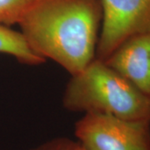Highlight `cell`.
Returning a JSON list of instances; mask_svg holds the SVG:
<instances>
[{"mask_svg": "<svg viewBox=\"0 0 150 150\" xmlns=\"http://www.w3.org/2000/svg\"><path fill=\"white\" fill-rule=\"evenodd\" d=\"M102 23L96 58L104 61L135 35L150 33V0H99Z\"/></svg>", "mask_w": 150, "mask_h": 150, "instance_id": "obj_4", "label": "cell"}, {"mask_svg": "<svg viewBox=\"0 0 150 150\" xmlns=\"http://www.w3.org/2000/svg\"><path fill=\"white\" fill-rule=\"evenodd\" d=\"M0 54L9 55L22 64L29 66H37L46 62L29 47L20 31L5 25H0Z\"/></svg>", "mask_w": 150, "mask_h": 150, "instance_id": "obj_6", "label": "cell"}, {"mask_svg": "<svg viewBox=\"0 0 150 150\" xmlns=\"http://www.w3.org/2000/svg\"><path fill=\"white\" fill-rule=\"evenodd\" d=\"M62 103L70 112L107 113L129 120L150 122L149 98L97 58L81 72L71 75Z\"/></svg>", "mask_w": 150, "mask_h": 150, "instance_id": "obj_2", "label": "cell"}, {"mask_svg": "<svg viewBox=\"0 0 150 150\" xmlns=\"http://www.w3.org/2000/svg\"><path fill=\"white\" fill-rule=\"evenodd\" d=\"M31 150H85L78 142L64 137L55 138Z\"/></svg>", "mask_w": 150, "mask_h": 150, "instance_id": "obj_8", "label": "cell"}, {"mask_svg": "<svg viewBox=\"0 0 150 150\" xmlns=\"http://www.w3.org/2000/svg\"><path fill=\"white\" fill-rule=\"evenodd\" d=\"M104 62L150 99V33L127 39Z\"/></svg>", "mask_w": 150, "mask_h": 150, "instance_id": "obj_5", "label": "cell"}, {"mask_svg": "<svg viewBox=\"0 0 150 150\" xmlns=\"http://www.w3.org/2000/svg\"><path fill=\"white\" fill-rule=\"evenodd\" d=\"M33 0H0V25L18 24Z\"/></svg>", "mask_w": 150, "mask_h": 150, "instance_id": "obj_7", "label": "cell"}, {"mask_svg": "<svg viewBox=\"0 0 150 150\" xmlns=\"http://www.w3.org/2000/svg\"><path fill=\"white\" fill-rule=\"evenodd\" d=\"M77 141L85 150H150V122L87 112L75 123Z\"/></svg>", "mask_w": 150, "mask_h": 150, "instance_id": "obj_3", "label": "cell"}, {"mask_svg": "<svg viewBox=\"0 0 150 150\" xmlns=\"http://www.w3.org/2000/svg\"><path fill=\"white\" fill-rule=\"evenodd\" d=\"M101 23L99 0H33L18 25L38 55L74 75L96 58Z\"/></svg>", "mask_w": 150, "mask_h": 150, "instance_id": "obj_1", "label": "cell"}]
</instances>
